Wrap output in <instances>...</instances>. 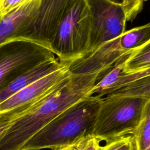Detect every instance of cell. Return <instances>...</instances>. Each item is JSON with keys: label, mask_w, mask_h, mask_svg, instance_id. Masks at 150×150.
Segmentation results:
<instances>
[{"label": "cell", "mask_w": 150, "mask_h": 150, "mask_svg": "<svg viewBox=\"0 0 150 150\" xmlns=\"http://www.w3.org/2000/svg\"><path fill=\"white\" fill-rule=\"evenodd\" d=\"M99 73H71L13 121L0 137V150H22L26 142L53 118L78 101L91 96Z\"/></svg>", "instance_id": "6da1fadb"}, {"label": "cell", "mask_w": 150, "mask_h": 150, "mask_svg": "<svg viewBox=\"0 0 150 150\" xmlns=\"http://www.w3.org/2000/svg\"><path fill=\"white\" fill-rule=\"evenodd\" d=\"M102 98L91 95L78 101L30 138L22 150L57 149L91 135Z\"/></svg>", "instance_id": "7a4b0ae2"}, {"label": "cell", "mask_w": 150, "mask_h": 150, "mask_svg": "<svg viewBox=\"0 0 150 150\" xmlns=\"http://www.w3.org/2000/svg\"><path fill=\"white\" fill-rule=\"evenodd\" d=\"M150 99L106 96L100 101L92 135L106 142L130 135L140 123Z\"/></svg>", "instance_id": "3957f363"}, {"label": "cell", "mask_w": 150, "mask_h": 150, "mask_svg": "<svg viewBox=\"0 0 150 150\" xmlns=\"http://www.w3.org/2000/svg\"><path fill=\"white\" fill-rule=\"evenodd\" d=\"M91 29L87 0H73L50 45V51L62 63L72 62L87 52Z\"/></svg>", "instance_id": "277c9868"}, {"label": "cell", "mask_w": 150, "mask_h": 150, "mask_svg": "<svg viewBox=\"0 0 150 150\" xmlns=\"http://www.w3.org/2000/svg\"><path fill=\"white\" fill-rule=\"evenodd\" d=\"M46 47L23 39H13L0 44V88L45 62L54 60Z\"/></svg>", "instance_id": "5b68a950"}, {"label": "cell", "mask_w": 150, "mask_h": 150, "mask_svg": "<svg viewBox=\"0 0 150 150\" xmlns=\"http://www.w3.org/2000/svg\"><path fill=\"white\" fill-rule=\"evenodd\" d=\"M87 2L90 10L91 29L86 54L104 43L117 39L125 31L127 22L120 2L114 0Z\"/></svg>", "instance_id": "8992f818"}, {"label": "cell", "mask_w": 150, "mask_h": 150, "mask_svg": "<svg viewBox=\"0 0 150 150\" xmlns=\"http://www.w3.org/2000/svg\"><path fill=\"white\" fill-rule=\"evenodd\" d=\"M72 1L73 0H41L25 39L49 50L50 45Z\"/></svg>", "instance_id": "52a82bcc"}, {"label": "cell", "mask_w": 150, "mask_h": 150, "mask_svg": "<svg viewBox=\"0 0 150 150\" xmlns=\"http://www.w3.org/2000/svg\"><path fill=\"white\" fill-rule=\"evenodd\" d=\"M68 62L55 71L28 85L13 96L0 103V111L22 107L26 111L49 94L71 72Z\"/></svg>", "instance_id": "ba28073f"}, {"label": "cell", "mask_w": 150, "mask_h": 150, "mask_svg": "<svg viewBox=\"0 0 150 150\" xmlns=\"http://www.w3.org/2000/svg\"><path fill=\"white\" fill-rule=\"evenodd\" d=\"M120 37L112 42L104 43L95 50L71 63V73H91L102 72L132 52L122 49L119 43Z\"/></svg>", "instance_id": "9c48e42d"}, {"label": "cell", "mask_w": 150, "mask_h": 150, "mask_svg": "<svg viewBox=\"0 0 150 150\" xmlns=\"http://www.w3.org/2000/svg\"><path fill=\"white\" fill-rule=\"evenodd\" d=\"M41 0H28L0 17V44L13 39H25Z\"/></svg>", "instance_id": "30bf717a"}, {"label": "cell", "mask_w": 150, "mask_h": 150, "mask_svg": "<svg viewBox=\"0 0 150 150\" xmlns=\"http://www.w3.org/2000/svg\"><path fill=\"white\" fill-rule=\"evenodd\" d=\"M65 63H66L59 62L56 58L54 60L42 63L28 70L6 86L0 88V103L30 83L58 69Z\"/></svg>", "instance_id": "8fae6325"}, {"label": "cell", "mask_w": 150, "mask_h": 150, "mask_svg": "<svg viewBox=\"0 0 150 150\" xmlns=\"http://www.w3.org/2000/svg\"><path fill=\"white\" fill-rule=\"evenodd\" d=\"M149 42V23L125 31L119 40L120 47L128 52H132Z\"/></svg>", "instance_id": "7c38bea8"}, {"label": "cell", "mask_w": 150, "mask_h": 150, "mask_svg": "<svg viewBox=\"0 0 150 150\" xmlns=\"http://www.w3.org/2000/svg\"><path fill=\"white\" fill-rule=\"evenodd\" d=\"M150 69V42L134 50L124 63L126 73H137Z\"/></svg>", "instance_id": "4fadbf2b"}, {"label": "cell", "mask_w": 150, "mask_h": 150, "mask_svg": "<svg viewBox=\"0 0 150 150\" xmlns=\"http://www.w3.org/2000/svg\"><path fill=\"white\" fill-rule=\"evenodd\" d=\"M107 96L150 99V76L135 80Z\"/></svg>", "instance_id": "5bb4252c"}, {"label": "cell", "mask_w": 150, "mask_h": 150, "mask_svg": "<svg viewBox=\"0 0 150 150\" xmlns=\"http://www.w3.org/2000/svg\"><path fill=\"white\" fill-rule=\"evenodd\" d=\"M130 135L134 138L137 150H150V102L145 107L140 123Z\"/></svg>", "instance_id": "9a60e30c"}, {"label": "cell", "mask_w": 150, "mask_h": 150, "mask_svg": "<svg viewBox=\"0 0 150 150\" xmlns=\"http://www.w3.org/2000/svg\"><path fill=\"white\" fill-rule=\"evenodd\" d=\"M103 150H137V148L133 136L127 135L106 142Z\"/></svg>", "instance_id": "2e32d148"}, {"label": "cell", "mask_w": 150, "mask_h": 150, "mask_svg": "<svg viewBox=\"0 0 150 150\" xmlns=\"http://www.w3.org/2000/svg\"><path fill=\"white\" fill-rule=\"evenodd\" d=\"M115 1V0H114ZM120 2L128 21H133L141 12L144 2L148 0H121Z\"/></svg>", "instance_id": "e0dca14e"}, {"label": "cell", "mask_w": 150, "mask_h": 150, "mask_svg": "<svg viewBox=\"0 0 150 150\" xmlns=\"http://www.w3.org/2000/svg\"><path fill=\"white\" fill-rule=\"evenodd\" d=\"M25 112L22 107L0 111V137L8 129L13 121Z\"/></svg>", "instance_id": "ac0fdd59"}, {"label": "cell", "mask_w": 150, "mask_h": 150, "mask_svg": "<svg viewBox=\"0 0 150 150\" xmlns=\"http://www.w3.org/2000/svg\"><path fill=\"white\" fill-rule=\"evenodd\" d=\"M73 146L76 150H103L100 141L93 135L82 138Z\"/></svg>", "instance_id": "d6986e66"}, {"label": "cell", "mask_w": 150, "mask_h": 150, "mask_svg": "<svg viewBox=\"0 0 150 150\" xmlns=\"http://www.w3.org/2000/svg\"><path fill=\"white\" fill-rule=\"evenodd\" d=\"M28 0H0V17L17 8Z\"/></svg>", "instance_id": "ffe728a7"}, {"label": "cell", "mask_w": 150, "mask_h": 150, "mask_svg": "<svg viewBox=\"0 0 150 150\" xmlns=\"http://www.w3.org/2000/svg\"><path fill=\"white\" fill-rule=\"evenodd\" d=\"M54 150H76V149H75L74 146H66V147H64V148H59V149H54Z\"/></svg>", "instance_id": "44dd1931"}]
</instances>
